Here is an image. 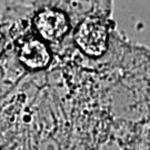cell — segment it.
Here are the masks:
<instances>
[{
	"mask_svg": "<svg viewBox=\"0 0 150 150\" xmlns=\"http://www.w3.org/2000/svg\"><path fill=\"white\" fill-rule=\"evenodd\" d=\"M75 38L79 48L91 57H99L107 49V29L98 19L85 20L78 28Z\"/></svg>",
	"mask_w": 150,
	"mask_h": 150,
	"instance_id": "1",
	"label": "cell"
},
{
	"mask_svg": "<svg viewBox=\"0 0 150 150\" xmlns=\"http://www.w3.org/2000/svg\"><path fill=\"white\" fill-rule=\"evenodd\" d=\"M35 26L39 35L49 41H57L68 32L69 23L64 13L61 11L43 10L35 19Z\"/></svg>",
	"mask_w": 150,
	"mask_h": 150,
	"instance_id": "2",
	"label": "cell"
},
{
	"mask_svg": "<svg viewBox=\"0 0 150 150\" xmlns=\"http://www.w3.org/2000/svg\"><path fill=\"white\" fill-rule=\"evenodd\" d=\"M22 64L30 69L45 68L50 61V52L47 46L37 39H31L23 43L19 51Z\"/></svg>",
	"mask_w": 150,
	"mask_h": 150,
	"instance_id": "3",
	"label": "cell"
}]
</instances>
